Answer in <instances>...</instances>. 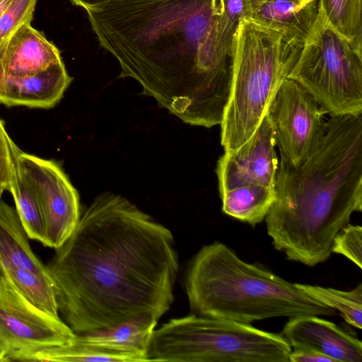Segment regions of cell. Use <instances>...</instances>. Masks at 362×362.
<instances>
[{
  "label": "cell",
  "mask_w": 362,
  "mask_h": 362,
  "mask_svg": "<svg viewBox=\"0 0 362 362\" xmlns=\"http://www.w3.org/2000/svg\"><path fill=\"white\" fill-rule=\"evenodd\" d=\"M37 0H12L0 16V45L33 19Z\"/></svg>",
  "instance_id": "cell-22"
},
{
  "label": "cell",
  "mask_w": 362,
  "mask_h": 362,
  "mask_svg": "<svg viewBox=\"0 0 362 362\" xmlns=\"http://www.w3.org/2000/svg\"><path fill=\"white\" fill-rule=\"evenodd\" d=\"M304 43L289 32L240 20L233 42L231 91L220 124L224 151L238 149L254 134Z\"/></svg>",
  "instance_id": "cell-5"
},
{
  "label": "cell",
  "mask_w": 362,
  "mask_h": 362,
  "mask_svg": "<svg viewBox=\"0 0 362 362\" xmlns=\"http://www.w3.org/2000/svg\"><path fill=\"white\" fill-rule=\"evenodd\" d=\"M327 112L298 82L286 78L267 112L281 158L301 164L320 139Z\"/></svg>",
  "instance_id": "cell-10"
},
{
  "label": "cell",
  "mask_w": 362,
  "mask_h": 362,
  "mask_svg": "<svg viewBox=\"0 0 362 362\" xmlns=\"http://www.w3.org/2000/svg\"><path fill=\"white\" fill-rule=\"evenodd\" d=\"M76 334L61 317L32 305L0 273V349L4 361H32L37 351L70 343Z\"/></svg>",
  "instance_id": "cell-9"
},
{
  "label": "cell",
  "mask_w": 362,
  "mask_h": 362,
  "mask_svg": "<svg viewBox=\"0 0 362 362\" xmlns=\"http://www.w3.org/2000/svg\"><path fill=\"white\" fill-rule=\"evenodd\" d=\"M32 361L146 362L143 358L136 355L117 352L86 344L78 340L76 334L70 343L48 347L37 351L35 354Z\"/></svg>",
  "instance_id": "cell-19"
},
{
  "label": "cell",
  "mask_w": 362,
  "mask_h": 362,
  "mask_svg": "<svg viewBox=\"0 0 362 362\" xmlns=\"http://www.w3.org/2000/svg\"><path fill=\"white\" fill-rule=\"evenodd\" d=\"M288 78L301 85L330 117L362 114V52L327 24L320 6Z\"/></svg>",
  "instance_id": "cell-7"
},
{
  "label": "cell",
  "mask_w": 362,
  "mask_h": 362,
  "mask_svg": "<svg viewBox=\"0 0 362 362\" xmlns=\"http://www.w3.org/2000/svg\"><path fill=\"white\" fill-rule=\"evenodd\" d=\"M18 147L11 141L12 167L11 185L16 210L29 238L41 242L45 238V222L39 198L22 173L17 158Z\"/></svg>",
  "instance_id": "cell-18"
},
{
  "label": "cell",
  "mask_w": 362,
  "mask_h": 362,
  "mask_svg": "<svg viewBox=\"0 0 362 362\" xmlns=\"http://www.w3.org/2000/svg\"><path fill=\"white\" fill-rule=\"evenodd\" d=\"M281 335L293 349L312 350L336 362H362L361 341L317 315L289 318Z\"/></svg>",
  "instance_id": "cell-12"
},
{
  "label": "cell",
  "mask_w": 362,
  "mask_h": 362,
  "mask_svg": "<svg viewBox=\"0 0 362 362\" xmlns=\"http://www.w3.org/2000/svg\"><path fill=\"white\" fill-rule=\"evenodd\" d=\"M55 250L47 267L59 316L76 334L144 314L158 320L173 303V233L120 195L98 196Z\"/></svg>",
  "instance_id": "cell-1"
},
{
  "label": "cell",
  "mask_w": 362,
  "mask_h": 362,
  "mask_svg": "<svg viewBox=\"0 0 362 362\" xmlns=\"http://www.w3.org/2000/svg\"><path fill=\"white\" fill-rule=\"evenodd\" d=\"M291 351L281 334L191 313L155 329L147 356L149 361L289 362Z\"/></svg>",
  "instance_id": "cell-6"
},
{
  "label": "cell",
  "mask_w": 362,
  "mask_h": 362,
  "mask_svg": "<svg viewBox=\"0 0 362 362\" xmlns=\"http://www.w3.org/2000/svg\"><path fill=\"white\" fill-rule=\"evenodd\" d=\"M246 13L247 8L243 0H226L221 41L224 52L230 57H233L234 37L239 23Z\"/></svg>",
  "instance_id": "cell-24"
},
{
  "label": "cell",
  "mask_w": 362,
  "mask_h": 362,
  "mask_svg": "<svg viewBox=\"0 0 362 362\" xmlns=\"http://www.w3.org/2000/svg\"><path fill=\"white\" fill-rule=\"evenodd\" d=\"M320 11V0L302 5L298 0H269L247 10L245 18L265 27L295 34L303 40L312 33Z\"/></svg>",
  "instance_id": "cell-17"
},
{
  "label": "cell",
  "mask_w": 362,
  "mask_h": 362,
  "mask_svg": "<svg viewBox=\"0 0 362 362\" xmlns=\"http://www.w3.org/2000/svg\"><path fill=\"white\" fill-rule=\"evenodd\" d=\"M157 322L153 315L144 314L106 329L76 334V338L93 346L140 356L146 362Z\"/></svg>",
  "instance_id": "cell-16"
},
{
  "label": "cell",
  "mask_w": 362,
  "mask_h": 362,
  "mask_svg": "<svg viewBox=\"0 0 362 362\" xmlns=\"http://www.w3.org/2000/svg\"><path fill=\"white\" fill-rule=\"evenodd\" d=\"M0 361H4V354L1 352V349H0Z\"/></svg>",
  "instance_id": "cell-30"
},
{
  "label": "cell",
  "mask_w": 362,
  "mask_h": 362,
  "mask_svg": "<svg viewBox=\"0 0 362 362\" xmlns=\"http://www.w3.org/2000/svg\"><path fill=\"white\" fill-rule=\"evenodd\" d=\"M289 362H336L333 358L308 349H293L288 357Z\"/></svg>",
  "instance_id": "cell-26"
},
{
  "label": "cell",
  "mask_w": 362,
  "mask_h": 362,
  "mask_svg": "<svg viewBox=\"0 0 362 362\" xmlns=\"http://www.w3.org/2000/svg\"><path fill=\"white\" fill-rule=\"evenodd\" d=\"M327 24L361 52V0H320Z\"/></svg>",
  "instance_id": "cell-20"
},
{
  "label": "cell",
  "mask_w": 362,
  "mask_h": 362,
  "mask_svg": "<svg viewBox=\"0 0 362 362\" xmlns=\"http://www.w3.org/2000/svg\"><path fill=\"white\" fill-rule=\"evenodd\" d=\"M27 270L50 281L47 267L33 252L16 210L0 198V273Z\"/></svg>",
  "instance_id": "cell-15"
},
{
  "label": "cell",
  "mask_w": 362,
  "mask_h": 362,
  "mask_svg": "<svg viewBox=\"0 0 362 362\" xmlns=\"http://www.w3.org/2000/svg\"><path fill=\"white\" fill-rule=\"evenodd\" d=\"M268 115L240 148L224 151L216 165L222 211L252 226L261 223L276 198L279 160Z\"/></svg>",
  "instance_id": "cell-8"
},
{
  "label": "cell",
  "mask_w": 362,
  "mask_h": 362,
  "mask_svg": "<svg viewBox=\"0 0 362 362\" xmlns=\"http://www.w3.org/2000/svg\"><path fill=\"white\" fill-rule=\"evenodd\" d=\"M71 80L63 62L31 76H13L0 72V103L51 108L62 99Z\"/></svg>",
  "instance_id": "cell-14"
},
{
  "label": "cell",
  "mask_w": 362,
  "mask_h": 362,
  "mask_svg": "<svg viewBox=\"0 0 362 362\" xmlns=\"http://www.w3.org/2000/svg\"><path fill=\"white\" fill-rule=\"evenodd\" d=\"M305 293L339 311L344 320L353 327L362 328V284L350 291H341L320 286L296 284Z\"/></svg>",
  "instance_id": "cell-21"
},
{
  "label": "cell",
  "mask_w": 362,
  "mask_h": 362,
  "mask_svg": "<svg viewBox=\"0 0 362 362\" xmlns=\"http://www.w3.org/2000/svg\"><path fill=\"white\" fill-rule=\"evenodd\" d=\"M246 6L247 11L250 8L255 7L262 3H264L269 0H243ZM302 3L303 0H298Z\"/></svg>",
  "instance_id": "cell-28"
},
{
  "label": "cell",
  "mask_w": 362,
  "mask_h": 362,
  "mask_svg": "<svg viewBox=\"0 0 362 362\" xmlns=\"http://www.w3.org/2000/svg\"><path fill=\"white\" fill-rule=\"evenodd\" d=\"M17 158L40 202L46 228L43 245L56 249L78 225L81 217L78 194L55 162L24 153L19 148Z\"/></svg>",
  "instance_id": "cell-11"
},
{
  "label": "cell",
  "mask_w": 362,
  "mask_h": 362,
  "mask_svg": "<svg viewBox=\"0 0 362 362\" xmlns=\"http://www.w3.org/2000/svg\"><path fill=\"white\" fill-rule=\"evenodd\" d=\"M12 139L3 122L0 125V198L5 190L9 191L12 167Z\"/></svg>",
  "instance_id": "cell-25"
},
{
  "label": "cell",
  "mask_w": 362,
  "mask_h": 362,
  "mask_svg": "<svg viewBox=\"0 0 362 362\" xmlns=\"http://www.w3.org/2000/svg\"><path fill=\"white\" fill-rule=\"evenodd\" d=\"M332 252L341 255L362 268V227L349 224L334 239Z\"/></svg>",
  "instance_id": "cell-23"
},
{
  "label": "cell",
  "mask_w": 362,
  "mask_h": 362,
  "mask_svg": "<svg viewBox=\"0 0 362 362\" xmlns=\"http://www.w3.org/2000/svg\"><path fill=\"white\" fill-rule=\"evenodd\" d=\"M185 288L192 313L240 323L337 313L296 284L243 261L218 241L204 245L191 259Z\"/></svg>",
  "instance_id": "cell-4"
},
{
  "label": "cell",
  "mask_w": 362,
  "mask_h": 362,
  "mask_svg": "<svg viewBox=\"0 0 362 362\" xmlns=\"http://www.w3.org/2000/svg\"><path fill=\"white\" fill-rule=\"evenodd\" d=\"M12 0H0V16Z\"/></svg>",
  "instance_id": "cell-29"
},
{
  "label": "cell",
  "mask_w": 362,
  "mask_h": 362,
  "mask_svg": "<svg viewBox=\"0 0 362 362\" xmlns=\"http://www.w3.org/2000/svg\"><path fill=\"white\" fill-rule=\"evenodd\" d=\"M110 1L112 0H70L74 5L81 7L86 11L107 3Z\"/></svg>",
  "instance_id": "cell-27"
},
{
  "label": "cell",
  "mask_w": 362,
  "mask_h": 362,
  "mask_svg": "<svg viewBox=\"0 0 362 362\" xmlns=\"http://www.w3.org/2000/svg\"><path fill=\"white\" fill-rule=\"evenodd\" d=\"M226 0H112L86 11L102 47L183 122L221 124L233 57L221 45Z\"/></svg>",
  "instance_id": "cell-2"
},
{
  "label": "cell",
  "mask_w": 362,
  "mask_h": 362,
  "mask_svg": "<svg viewBox=\"0 0 362 362\" xmlns=\"http://www.w3.org/2000/svg\"><path fill=\"white\" fill-rule=\"evenodd\" d=\"M361 211L362 114L331 117L301 164L279 162L267 234L288 259L314 267L329 257L336 235Z\"/></svg>",
  "instance_id": "cell-3"
},
{
  "label": "cell",
  "mask_w": 362,
  "mask_h": 362,
  "mask_svg": "<svg viewBox=\"0 0 362 362\" xmlns=\"http://www.w3.org/2000/svg\"><path fill=\"white\" fill-rule=\"evenodd\" d=\"M62 62L57 46L30 23L23 24L0 45V72L6 75H35Z\"/></svg>",
  "instance_id": "cell-13"
},
{
  "label": "cell",
  "mask_w": 362,
  "mask_h": 362,
  "mask_svg": "<svg viewBox=\"0 0 362 362\" xmlns=\"http://www.w3.org/2000/svg\"><path fill=\"white\" fill-rule=\"evenodd\" d=\"M1 123H2V121H1V119H0V125H1Z\"/></svg>",
  "instance_id": "cell-31"
}]
</instances>
